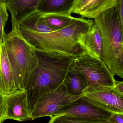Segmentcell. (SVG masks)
Instances as JSON below:
<instances>
[{
    "instance_id": "cell-1",
    "label": "cell",
    "mask_w": 123,
    "mask_h": 123,
    "mask_svg": "<svg viewBox=\"0 0 123 123\" xmlns=\"http://www.w3.org/2000/svg\"><path fill=\"white\" fill-rule=\"evenodd\" d=\"M35 51L38 65L26 90L31 116L40 98L64 83L76 58L60 53Z\"/></svg>"
},
{
    "instance_id": "cell-2",
    "label": "cell",
    "mask_w": 123,
    "mask_h": 123,
    "mask_svg": "<svg viewBox=\"0 0 123 123\" xmlns=\"http://www.w3.org/2000/svg\"><path fill=\"white\" fill-rule=\"evenodd\" d=\"M94 22L92 19L75 17L68 26L47 33L34 31L21 25L19 27L23 37L35 50L60 53L77 58L85 53L79 44V39Z\"/></svg>"
},
{
    "instance_id": "cell-3",
    "label": "cell",
    "mask_w": 123,
    "mask_h": 123,
    "mask_svg": "<svg viewBox=\"0 0 123 123\" xmlns=\"http://www.w3.org/2000/svg\"><path fill=\"white\" fill-rule=\"evenodd\" d=\"M100 30L102 41L101 59L113 76L123 79V39L117 5L94 19Z\"/></svg>"
},
{
    "instance_id": "cell-4",
    "label": "cell",
    "mask_w": 123,
    "mask_h": 123,
    "mask_svg": "<svg viewBox=\"0 0 123 123\" xmlns=\"http://www.w3.org/2000/svg\"><path fill=\"white\" fill-rule=\"evenodd\" d=\"M3 43L10 62L18 91L26 90L38 59L35 50L23 37L18 27L5 33Z\"/></svg>"
},
{
    "instance_id": "cell-5",
    "label": "cell",
    "mask_w": 123,
    "mask_h": 123,
    "mask_svg": "<svg viewBox=\"0 0 123 123\" xmlns=\"http://www.w3.org/2000/svg\"><path fill=\"white\" fill-rule=\"evenodd\" d=\"M72 67L86 80L87 88L84 92L102 86L112 87L115 84L114 76L103 61L85 53L76 58Z\"/></svg>"
},
{
    "instance_id": "cell-6",
    "label": "cell",
    "mask_w": 123,
    "mask_h": 123,
    "mask_svg": "<svg viewBox=\"0 0 123 123\" xmlns=\"http://www.w3.org/2000/svg\"><path fill=\"white\" fill-rule=\"evenodd\" d=\"M82 95H72L69 92L63 83L57 89L46 93L40 98L32 113L31 120L53 116L60 109L81 98Z\"/></svg>"
},
{
    "instance_id": "cell-7",
    "label": "cell",
    "mask_w": 123,
    "mask_h": 123,
    "mask_svg": "<svg viewBox=\"0 0 123 123\" xmlns=\"http://www.w3.org/2000/svg\"><path fill=\"white\" fill-rule=\"evenodd\" d=\"M82 98L110 114L123 113V95L112 87L102 86L83 93Z\"/></svg>"
},
{
    "instance_id": "cell-8",
    "label": "cell",
    "mask_w": 123,
    "mask_h": 123,
    "mask_svg": "<svg viewBox=\"0 0 123 123\" xmlns=\"http://www.w3.org/2000/svg\"><path fill=\"white\" fill-rule=\"evenodd\" d=\"M111 115L95 107L81 97L62 107L53 116L64 115L92 123H108Z\"/></svg>"
},
{
    "instance_id": "cell-9",
    "label": "cell",
    "mask_w": 123,
    "mask_h": 123,
    "mask_svg": "<svg viewBox=\"0 0 123 123\" xmlns=\"http://www.w3.org/2000/svg\"><path fill=\"white\" fill-rule=\"evenodd\" d=\"M7 119L19 121L31 120L28 106L26 90L18 91L5 96Z\"/></svg>"
},
{
    "instance_id": "cell-10",
    "label": "cell",
    "mask_w": 123,
    "mask_h": 123,
    "mask_svg": "<svg viewBox=\"0 0 123 123\" xmlns=\"http://www.w3.org/2000/svg\"><path fill=\"white\" fill-rule=\"evenodd\" d=\"M41 0H6L5 6L11 16L12 27L19 26L27 17L37 11Z\"/></svg>"
},
{
    "instance_id": "cell-11",
    "label": "cell",
    "mask_w": 123,
    "mask_h": 123,
    "mask_svg": "<svg viewBox=\"0 0 123 123\" xmlns=\"http://www.w3.org/2000/svg\"><path fill=\"white\" fill-rule=\"evenodd\" d=\"M0 92L5 96L18 92L12 69L4 43L0 45Z\"/></svg>"
},
{
    "instance_id": "cell-12",
    "label": "cell",
    "mask_w": 123,
    "mask_h": 123,
    "mask_svg": "<svg viewBox=\"0 0 123 123\" xmlns=\"http://www.w3.org/2000/svg\"><path fill=\"white\" fill-rule=\"evenodd\" d=\"M79 43L85 53L101 59L102 51V35L98 26L94 21L90 29L80 37Z\"/></svg>"
},
{
    "instance_id": "cell-13",
    "label": "cell",
    "mask_w": 123,
    "mask_h": 123,
    "mask_svg": "<svg viewBox=\"0 0 123 123\" xmlns=\"http://www.w3.org/2000/svg\"><path fill=\"white\" fill-rule=\"evenodd\" d=\"M75 0H41L37 11L42 14L57 13L71 15Z\"/></svg>"
},
{
    "instance_id": "cell-14",
    "label": "cell",
    "mask_w": 123,
    "mask_h": 123,
    "mask_svg": "<svg viewBox=\"0 0 123 123\" xmlns=\"http://www.w3.org/2000/svg\"><path fill=\"white\" fill-rule=\"evenodd\" d=\"M118 0H92L78 14L82 17L94 19L106 10L116 6Z\"/></svg>"
},
{
    "instance_id": "cell-15",
    "label": "cell",
    "mask_w": 123,
    "mask_h": 123,
    "mask_svg": "<svg viewBox=\"0 0 123 123\" xmlns=\"http://www.w3.org/2000/svg\"><path fill=\"white\" fill-rule=\"evenodd\" d=\"M64 83L69 92L74 96L82 95L87 88V85L84 77L74 68L72 66Z\"/></svg>"
},
{
    "instance_id": "cell-16",
    "label": "cell",
    "mask_w": 123,
    "mask_h": 123,
    "mask_svg": "<svg viewBox=\"0 0 123 123\" xmlns=\"http://www.w3.org/2000/svg\"><path fill=\"white\" fill-rule=\"evenodd\" d=\"M74 18L71 15L66 14L42 13L40 21L47 26L55 31L68 26Z\"/></svg>"
},
{
    "instance_id": "cell-17",
    "label": "cell",
    "mask_w": 123,
    "mask_h": 123,
    "mask_svg": "<svg viewBox=\"0 0 123 123\" xmlns=\"http://www.w3.org/2000/svg\"><path fill=\"white\" fill-rule=\"evenodd\" d=\"M42 13L35 12L25 18L20 24L26 28L36 32L47 33L54 31L40 21Z\"/></svg>"
},
{
    "instance_id": "cell-18",
    "label": "cell",
    "mask_w": 123,
    "mask_h": 123,
    "mask_svg": "<svg viewBox=\"0 0 123 123\" xmlns=\"http://www.w3.org/2000/svg\"><path fill=\"white\" fill-rule=\"evenodd\" d=\"M5 5L0 4V45L3 43L5 34L4 28L8 19L9 15Z\"/></svg>"
},
{
    "instance_id": "cell-19",
    "label": "cell",
    "mask_w": 123,
    "mask_h": 123,
    "mask_svg": "<svg viewBox=\"0 0 123 123\" xmlns=\"http://www.w3.org/2000/svg\"><path fill=\"white\" fill-rule=\"evenodd\" d=\"M48 123H97L86 121L81 119L64 115H57L51 117Z\"/></svg>"
},
{
    "instance_id": "cell-20",
    "label": "cell",
    "mask_w": 123,
    "mask_h": 123,
    "mask_svg": "<svg viewBox=\"0 0 123 123\" xmlns=\"http://www.w3.org/2000/svg\"><path fill=\"white\" fill-rule=\"evenodd\" d=\"M92 0H75L71 12L72 13L78 14Z\"/></svg>"
},
{
    "instance_id": "cell-21",
    "label": "cell",
    "mask_w": 123,
    "mask_h": 123,
    "mask_svg": "<svg viewBox=\"0 0 123 123\" xmlns=\"http://www.w3.org/2000/svg\"><path fill=\"white\" fill-rule=\"evenodd\" d=\"M7 119L5 95L0 92V123Z\"/></svg>"
},
{
    "instance_id": "cell-22",
    "label": "cell",
    "mask_w": 123,
    "mask_h": 123,
    "mask_svg": "<svg viewBox=\"0 0 123 123\" xmlns=\"http://www.w3.org/2000/svg\"><path fill=\"white\" fill-rule=\"evenodd\" d=\"M108 123H123V113L111 114Z\"/></svg>"
},
{
    "instance_id": "cell-23",
    "label": "cell",
    "mask_w": 123,
    "mask_h": 123,
    "mask_svg": "<svg viewBox=\"0 0 123 123\" xmlns=\"http://www.w3.org/2000/svg\"><path fill=\"white\" fill-rule=\"evenodd\" d=\"M117 6L120 15L122 27L123 39V0H118Z\"/></svg>"
},
{
    "instance_id": "cell-24",
    "label": "cell",
    "mask_w": 123,
    "mask_h": 123,
    "mask_svg": "<svg viewBox=\"0 0 123 123\" xmlns=\"http://www.w3.org/2000/svg\"><path fill=\"white\" fill-rule=\"evenodd\" d=\"M113 89L123 95V81H116Z\"/></svg>"
},
{
    "instance_id": "cell-25",
    "label": "cell",
    "mask_w": 123,
    "mask_h": 123,
    "mask_svg": "<svg viewBox=\"0 0 123 123\" xmlns=\"http://www.w3.org/2000/svg\"><path fill=\"white\" fill-rule=\"evenodd\" d=\"M6 0H0V4L5 5Z\"/></svg>"
},
{
    "instance_id": "cell-26",
    "label": "cell",
    "mask_w": 123,
    "mask_h": 123,
    "mask_svg": "<svg viewBox=\"0 0 123 123\" xmlns=\"http://www.w3.org/2000/svg\"></svg>"
}]
</instances>
